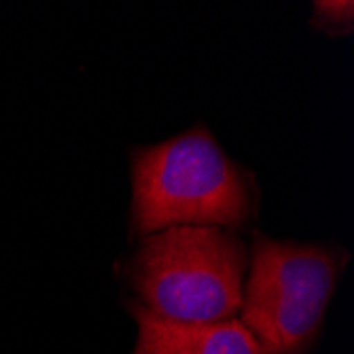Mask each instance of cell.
I'll list each match as a JSON object with an SVG mask.
<instances>
[{
	"label": "cell",
	"mask_w": 354,
	"mask_h": 354,
	"mask_svg": "<svg viewBox=\"0 0 354 354\" xmlns=\"http://www.w3.org/2000/svg\"><path fill=\"white\" fill-rule=\"evenodd\" d=\"M348 252L339 246L257 236L240 323L268 354H306L320 329Z\"/></svg>",
	"instance_id": "cell-3"
},
{
	"label": "cell",
	"mask_w": 354,
	"mask_h": 354,
	"mask_svg": "<svg viewBox=\"0 0 354 354\" xmlns=\"http://www.w3.org/2000/svg\"><path fill=\"white\" fill-rule=\"evenodd\" d=\"M248 246L230 230L170 227L151 234L123 266L147 310L183 323H218L242 308Z\"/></svg>",
	"instance_id": "cell-2"
},
{
	"label": "cell",
	"mask_w": 354,
	"mask_h": 354,
	"mask_svg": "<svg viewBox=\"0 0 354 354\" xmlns=\"http://www.w3.org/2000/svg\"><path fill=\"white\" fill-rule=\"evenodd\" d=\"M312 24L331 35H348L352 30V3H314Z\"/></svg>",
	"instance_id": "cell-5"
},
{
	"label": "cell",
	"mask_w": 354,
	"mask_h": 354,
	"mask_svg": "<svg viewBox=\"0 0 354 354\" xmlns=\"http://www.w3.org/2000/svg\"><path fill=\"white\" fill-rule=\"evenodd\" d=\"M138 325L134 354H268L240 318L218 323H183L145 306L127 304Z\"/></svg>",
	"instance_id": "cell-4"
},
{
	"label": "cell",
	"mask_w": 354,
	"mask_h": 354,
	"mask_svg": "<svg viewBox=\"0 0 354 354\" xmlns=\"http://www.w3.org/2000/svg\"><path fill=\"white\" fill-rule=\"evenodd\" d=\"M257 212L252 174L204 127L132 151V236L170 227L240 230Z\"/></svg>",
	"instance_id": "cell-1"
}]
</instances>
